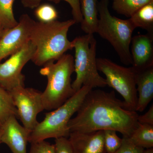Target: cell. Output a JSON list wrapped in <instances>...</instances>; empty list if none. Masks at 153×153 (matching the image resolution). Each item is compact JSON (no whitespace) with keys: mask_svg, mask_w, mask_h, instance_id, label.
Masks as SVG:
<instances>
[{"mask_svg":"<svg viewBox=\"0 0 153 153\" xmlns=\"http://www.w3.org/2000/svg\"><path fill=\"white\" fill-rule=\"evenodd\" d=\"M139 115L127 108L114 91L93 89L87 94L68 124L70 132L112 130L129 137L137 126Z\"/></svg>","mask_w":153,"mask_h":153,"instance_id":"6da1fadb","label":"cell"},{"mask_svg":"<svg viewBox=\"0 0 153 153\" xmlns=\"http://www.w3.org/2000/svg\"><path fill=\"white\" fill-rule=\"evenodd\" d=\"M76 24L72 19L49 23L36 22L30 36V41L36 48L32 61L37 66H43L55 61L68 50L73 49L72 41L68 38L71 26Z\"/></svg>","mask_w":153,"mask_h":153,"instance_id":"7a4b0ae2","label":"cell"},{"mask_svg":"<svg viewBox=\"0 0 153 153\" xmlns=\"http://www.w3.org/2000/svg\"><path fill=\"white\" fill-rule=\"evenodd\" d=\"M55 62L46 63L40 71L47 79V87L42 92L44 109L47 111L59 107L75 93L71 78L74 71V57L65 54Z\"/></svg>","mask_w":153,"mask_h":153,"instance_id":"3957f363","label":"cell"},{"mask_svg":"<svg viewBox=\"0 0 153 153\" xmlns=\"http://www.w3.org/2000/svg\"><path fill=\"white\" fill-rule=\"evenodd\" d=\"M92 89L88 85L82 86L62 105L46 113L44 120L38 122L30 133L29 142L32 143L52 138H68L70 133L68 123Z\"/></svg>","mask_w":153,"mask_h":153,"instance_id":"277c9868","label":"cell"},{"mask_svg":"<svg viewBox=\"0 0 153 153\" xmlns=\"http://www.w3.org/2000/svg\"><path fill=\"white\" fill-rule=\"evenodd\" d=\"M97 8L100 17L96 33L111 44L122 63L132 65L130 45L135 28L129 19H119L111 14L108 0H100Z\"/></svg>","mask_w":153,"mask_h":153,"instance_id":"5b68a950","label":"cell"},{"mask_svg":"<svg viewBox=\"0 0 153 153\" xmlns=\"http://www.w3.org/2000/svg\"><path fill=\"white\" fill-rule=\"evenodd\" d=\"M71 41L75 49L74 72L76 77L72 82L74 91H78L84 85L92 88L106 86L105 78L100 76L97 66V43L94 34L79 36Z\"/></svg>","mask_w":153,"mask_h":153,"instance_id":"8992f818","label":"cell"},{"mask_svg":"<svg viewBox=\"0 0 153 153\" xmlns=\"http://www.w3.org/2000/svg\"><path fill=\"white\" fill-rule=\"evenodd\" d=\"M96 61L98 71L105 75L107 85L122 96L128 109L136 111L138 94L135 72L132 67H123L102 57L97 58Z\"/></svg>","mask_w":153,"mask_h":153,"instance_id":"52a82bcc","label":"cell"},{"mask_svg":"<svg viewBox=\"0 0 153 153\" xmlns=\"http://www.w3.org/2000/svg\"><path fill=\"white\" fill-rule=\"evenodd\" d=\"M9 92L16 108L18 118L31 132L38 123L37 116L44 110L42 92L25 86H19Z\"/></svg>","mask_w":153,"mask_h":153,"instance_id":"ba28073f","label":"cell"},{"mask_svg":"<svg viewBox=\"0 0 153 153\" xmlns=\"http://www.w3.org/2000/svg\"><path fill=\"white\" fill-rule=\"evenodd\" d=\"M36 48L30 41L4 63H0V85L8 91L25 86V76L22 70L32 60Z\"/></svg>","mask_w":153,"mask_h":153,"instance_id":"9c48e42d","label":"cell"},{"mask_svg":"<svg viewBox=\"0 0 153 153\" xmlns=\"http://www.w3.org/2000/svg\"><path fill=\"white\" fill-rule=\"evenodd\" d=\"M36 22L27 14H23L16 27L3 32L0 36V62L18 52L30 41Z\"/></svg>","mask_w":153,"mask_h":153,"instance_id":"30bf717a","label":"cell"},{"mask_svg":"<svg viewBox=\"0 0 153 153\" xmlns=\"http://www.w3.org/2000/svg\"><path fill=\"white\" fill-rule=\"evenodd\" d=\"M17 118L11 116L1 127V142L7 145L13 153H28L27 144L31 132L20 125Z\"/></svg>","mask_w":153,"mask_h":153,"instance_id":"8fae6325","label":"cell"},{"mask_svg":"<svg viewBox=\"0 0 153 153\" xmlns=\"http://www.w3.org/2000/svg\"><path fill=\"white\" fill-rule=\"evenodd\" d=\"M132 67L140 70L153 66V34L132 37L131 43Z\"/></svg>","mask_w":153,"mask_h":153,"instance_id":"7c38bea8","label":"cell"},{"mask_svg":"<svg viewBox=\"0 0 153 153\" xmlns=\"http://www.w3.org/2000/svg\"><path fill=\"white\" fill-rule=\"evenodd\" d=\"M103 134V131L70 132L68 139L73 153H106Z\"/></svg>","mask_w":153,"mask_h":153,"instance_id":"4fadbf2b","label":"cell"},{"mask_svg":"<svg viewBox=\"0 0 153 153\" xmlns=\"http://www.w3.org/2000/svg\"><path fill=\"white\" fill-rule=\"evenodd\" d=\"M133 69L138 93L136 111L143 112L153 98V66L140 70Z\"/></svg>","mask_w":153,"mask_h":153,"instance_id":"5bb4252c","label":"cell"},{"mask_svg":"<svg viewBox=\"0 0 153 153\" xmlns=\"http://www.w3.org/2000/svg\"><path fill=\"white\" fill-rule=\"evenodd\" d=\"M82 17L81 27L86 34L96 33L98 25L97 0H79Z\"/></svg>","mask_w":153,"mask_h":153,"instance_id":"9a60e30c","label":"cell"},{"mask_svg":"<svg viewBox=\"0 0 153 153\" xmlns=\"http://www.w3.org/2000/svg\"><path fill=\"white\" fill-rule=\"evenodd\" d=\"M129 19L135 29L141 28L153 34V1L142 7Z\"/></svg>","mask_w":153,"mask_h":153,"instance_id":"2e32d148","label":"cell"},{"mask_svg":"<svg viewBox=\"0 0 153 153\" xmlns=\"http://www.w3.org/2000/svg\"><path fill=\"white\" fill-rule=\"evenodd\" d=\"M134 145L149 149L153 147V126L138 123L137 126L128 137Z\"/></svg>","mask_w":153,"mask_h":153,"instance_id":"e0dca14e","label":"cell"},{"mask_svg":"<svg viewBox=\"0 0 153 153\" xmlns=\"http://www.w3.org/2000/svg\"><path fill=\"white\" fill-rule=\"evenodd\" d=\"M12 116L18 118V112L10 92L0 85V128Z\"/></svg>","mask_w":153,"mask_h":153,"instance_id":"ac0fdd59","label":"cell"},{"mask_svg":"<svg viewBox=\"0 0 153 153\" xmlns=\"http://www.w3.org/2000/svg\"><path fill=\"white\" fill-rule=\"evenodd\" d=\"M14 1L0 0V30L3 32L16 27L18 24L13 11Z\"/></svg>","mask_w":153,"mask_h":153,"instance_id":"d6986e66","label":"cell"},{"mask_svg":"<svg viewBox=\"0 0 153 153\" xmlns=\"http://www.w3.org/2000/svg\"><path fill=\"white\" fill-rule=\"evenodd\" d=\"M112 8L118 13L129 17L153 0H114Z\"/></svg>","mask_w":153,"mask_h":153,"instance_id":"ffe728a7","label":"cell"},{"mask_svg":"<svg viewBox=\"0 0 153 153\" xmlns=\"http://www.w3.org/2000/svg\"><path fill=\"white\" fill-rule=\"evenodd\" d=\"M35 15L39 22L49 23L56 21L58 13L54 6L49 4H40L36 8Z\"/></svg>","mask_w":153,"mask_h":153,"instance_id":"44dd1931","label":"cell"},{"mask_svg":"<svg viewBox=\"0 0 153 153\" xmlns=\"http://www.w3.org/2000/svg\"><path fill=\"white\" fill-rule=\"evenodd\" d=\"M103 138L105 149L106 153H113L117 151L122 143V138H120L115 131L106 130L103 131Z\"/></svg>","mask_w":153,"mask_h":153,"instance_id":"7402d4cb","label":"cell"},{"mask_svg":"<svg viewBox=\"0 0 153 153\" xmlns=\"http://www.w3.org/2000/svg\"><path fill=\"white\" fill-rule=\"evenodd\" d=\"M29 153H55L54 144L45 140L31 143Z\"/></svg>","mask_w":153,"mask_h":153,"instance_id":"603a6c76","label":"cell"},{"mask_svg":"<svg viewBox=\"0 0 153 153\" xmlns=\"http://www.w3.org/2000/svg\"><path fill=\"white\" fill-rule=\"evenodd\" d=\"M144 150L134 145L128 137H123L120 147L113 153H143Z\"/></svg>","mask_w":153,"mask_h":153,"instance_id":"cb8c5ba5","label":"cell"},{"mask_svg":"<svg viewBox=\"0 0 153 153\" xmlns=\"http://www.w3.org/2000/svg\"><path fill=\"white\" fill-rule=\"evenodd\" d=\"M62 1H66L70 5L73 20L76 24H80L82 22V17L80 10L79 0H55V3L58 4Z\"/></svg>","mask_w":153,"mask_h":153,"instance_id":"d4e9b609","label":"cell"},{"mask_svg":"<svg viewBox=\"0 0 153 153\" xmlns=\"http://www.w3.org/2000/svg\"><path fill=\"white\" fill-rule=\"evenodd\" d=\"M54 146L55 153H73L68 138L55 139Z\"/></svg>","mask_w":153,"mask_h":153,"instance_id":"484cf974","label":"cell"},{"mask_svg":"<svg viewBox=\"0 0 153 153\" xmlns=\"http://www.w3.org/2000/svg\"><path fill=\"white\" fill-rule=\"evenodd\" d=\"M138 122L153 126V105H152L147 112L142 115H139L137 118Z\"/></svg>","mask_w":153,"mask_h":153,"instance_id":"4316f807","label":"cell"},{"mask_svg":"<svg viewBox=\"0 0 153 153\" xmlns=\"http://www.w3.org/2000/svg\"><path fill=\"white\" fill-rule=\"evenodd\" d=\"M44 0H20L21 3L25 7L30 9L36 8L41 4L42 1ZM49 1L55 3V0H47Z\"/></svg>","mask_w":153,"mask_h":153,"instance_id":"83f0119b","label":"cell"},{"mask_svg":"<svg viewBox=\"0 0 153 153\" xmlns=\"http://www.w3.org/2000/svg\"><path fill=\"white\" fill-rule=\"evenodd\" d=\"M143 153H153V148L145 149Z\"/></svg>","mask_w":153,"mask_h":153,"instance_id":"f1b7e54d","label":"cell"},{"mask_svg":"<svg viewBox=\"0 0 153 153\" xmlns=\"http://www.w3.org/2000/svg\"><path fill=\"white\" fill-rule=\"evenodd\" d=\"M2 132V129L1 128H0V144L1 143V137Z\"/></svg>","mask_w":153,"mask_h":153,"instance_id":"f546056e","label":"cell"},{"mask_svg":"<svg viewBox=\"0 0 153 153\" xmlns=\"http://www.w3.org/2000/svg\"><path fill=\"white\" fill-rule=\"evenodd\" d=\"M113 1H114V0H113Z\"/></svg>","mask_w":153,"mask_h":153,"instance_id":"4dcf8cb0","label":"cell"}]
</instances>
